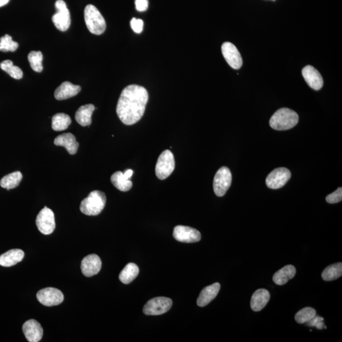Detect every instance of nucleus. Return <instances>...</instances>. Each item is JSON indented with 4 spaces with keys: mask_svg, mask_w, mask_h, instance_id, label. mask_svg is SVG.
Listing matches in <instances>:
<instances>
[{
    "mask_svg": "<svg viewBox=\"0 0 342 342\" xmlns=\"http://www.w3.org/2000/svg\"><path fill=\"white\" fill-rule=\"evenodd\" d=\"M22 331L29 342H38L44 335V329L41 324L35 319L26 321L22 326Z\"/></svg>",
    "mask_w": 342,
    "mask_h": 342,
    "instance_id": "obj_15",
    "label": "nucleus"
},
{
    "mask_svg": "<svg viewBox=\"0 0 342 342\" xmlns=\"http://www.w3.org/2000/svg\"><path fill=\"white\" fill-rule=\"evenodd\" d=\"M0 68L15 79H21L23 77V72L19 67L14 65L11 60H6L0 64Z\"/></svg>",
    "mask_w": 342,
    "mask_h": 342,
    "instance_id": "obj_29",
    "label": "nucleus"
},
{
    "mask_svg": "<svg viewBox=\"0 0 342 342\" xmlns=\"http://www.w3.org/2000/svg\"><path fill=\"white\" fill-rule=\"evenodd\" d=\"M221 285L216 283L212 285L206 286L200 293L197 299V305L199 307H205L212 302L217 296L220 291Z\"/></svg>",
    "mask_w": 342,
    "mask_h": 342,
    "instance_id": "obj_19",
    "label": "nucleus"
},
{
    "mask_svg": "<svg viewBox=\"0 0 342 342\" xmlns=\"http://www.w3.org/2000/svg\"><path fill=\"white\" fill-rule=\"evenodd\" d=\"M148 101V94L144 87L128 86L123 90L117 103L118 117L125 125L136 124L144 114Z\"/></svg>",
    "mask_w": 342,
    "mask_h": 342,
    "instance_id": "obj_1",
    "label": "nucleus"
},
{
    "mask_svg": "<svg viewBox=\"0 0 342 342\" xmlns=\"http://www.w3.org/2000/svg\"><path fill=\"white\" fill-rule=\"evenodd\" d=\"M298 122V115L293 110L283 108L271 117L270 124L274 130L285 131L295 127Z\"/></svg>",
    "mask_w": 342,
    "mask_h": 342,
    "instance_id": "obj_2",
    "label": "nucleus"
},
{
    "mask_svg": "<svg viewBox=\"0 0 342 342\" xmlns=\"http://www.w3.org/2000/svg\"><path fill=\"white\" fill-rule=\"evenodd\" d=\"M270 299V292L266 289H259L253 293L251 298L250 307L253 311L262 310L267 305Z\"/></svg>",
    "mask_w": 342,
    "mask_h": 342,
    "instance_id": "obj_21",
    "label": "nucleus"
},
{
    "mask_svg": "<svg viewBox=\"0 0 342 342\" xmlns=\"http://www.w3.org/2000/svg\"><path fill=\"white\" fill-rule=\"evenodd\" d=\"M303 75L308 84L314 90H321L323 86V79L318 70L311 65H307L303 69Z\"/></svg>",
    "mask_w": 342,
    "mask_h": 342,
    "instance_id": "obj_16",
    "label": "nucleus"
},
{
    "mask_svg": "<svg viewBox=\"0 0 342 342\" xmlns=\"http://www.w3.org/2000/svg\"><path fill=\"white\" fill-rule=\"evenodd\" d=\"M296 269L292 265L281 268L274 275L273 280L278 285H284L295 276Z\"/></svg>",
    "mask_w": 342,
    "mask_h": 342,
    "instance_id": "obj_23",
    "label": "nucleus"
},
{
    "mask_svg": "<svg viewBox=\"0 0 342 342\" xmlns=\"http://www.w3.org/2000/svg\"><path fill=\"white\" fill-rule=\"evenodd\" d=\"M175 168L174 155L170 150L161 153L155 166V174L158 179L163 180L172 174Z\"/></svg>",
    "mask_w": 342,
    "mask_h": 342,
    "instance_id": "obj_5",
    "label": "nucleus"
},
{
    "mask_svg": "<svg viewBox=\"0 0 342 342\" xmlns=\"http://www.w3.org/2000/svg\"><path fill=\"white\" fill-rule=\"evenodd\" d=\"M342 275V264H333L324 269L322 273V278L324 281H333L341 277Z\"/></svg>",
    "mask_w": 342,
    "mask_h": 342,
    "instance_id": "obj_28",
    "label": "nucleus"
},
{
    "mask_svg": "<svg viewBox=\"0 0 342 342\" xmlns=\"http://www.w3.org/2000/svg\"><path fill=\"white\" fill-rule=\"evenodd\" d=\"M131 26L133 30V31L136 33L140 34L143 31V21L142 19L133 18L130 22Z\"/></svg>",
    "mask_w": 342,
    "mask_h": 342,
    "instance_id": "obj_35",
    "label": "nucleus"
},
{
    "mask_svg": "<svg viewBox=\"0 0 342 342\" xmlns=\"http://www.w3.org/2000/svg\"><path fill=\"white\" fill-rule=\"evenodd\" d=\"M124 177L125 179L130 180V178H132L133 175V170L132 169H127L125 170V172L123 173Z\"/></svg>",
    "mask_w": 342,
    "mask_h": 342,
    "instance_id": "obj_37",
    "label": "nucleus"
},
{
    "mask_svg": "<svg viewBox=\"0 0 342 342\" xmlns=\"http://www.w3.org/2000/svg\"><path fill=\"white\" fill-rule=\"evenodd\" d=\"M232 175L230 169L222 167L218 170L213 179V191L218 197H223L231 187Z\"/></svg>",
    "mask_w": 342,
    "mask_h": 342,
    "instance_id": "obj_7",
    "label": "nucleus"
},
{
    "mask_svg": "<svg viewBox=\"0 0 342 342\" xmlns=\"http://www.w3.org/2000/svg\"><path fill=\"white\" fill-rule=\"evenodd\" d=\"M10 0H0V7L6 6L9 3Z\"/></svg>",
    "mask_w": 342,
    "mask_h": 342,
    "instance_id": "obj_38",
    "label": "nucleus"
},
{
    "mask_svg": "<svg viewBox=\"0 0 342 342\" xmlns=\"http://www.w3.org/2000/svg\"><path fill=\"white\" fill-rule=\"evenodd\" d=\"M221 50L226 62L231 67L234 69H239L242 66V58L235 45L230 42H224Z\"/></svg>",
    "mask_w": 342,
    "mask_h": 342,
    "instance_id": "obj_13",
    "label": "nucleus"
},
{
    "mask_svg": "<svg viewBox=\"0 0 342 342\" xmlns=\"http://www.w3.org/2000/svg\"><path fill=\"white\" fill-rule=\"evenodd\" d=\"M136 9L138 12H145L148 7V0H135Z\"/></svg>",
    "mask_w": 342,
    "mask_h": 342,
    "instance_id": "obj_36",
    "label": "nucleus"
},
{
    "mask_svg": "<svg viewBox=\"0 0 342 342\" xmlns=\"http://www.w3.org/2000/svg\"><path fill=\"white\" fill-rule=\"evenodd\" d=\"M36 224L40 232L44 235H50L55 228L54 212L47 207L42 208L37 216Z\"/></svg>",
    "mask_w": 342,
    "mask_h": 342,
    "instance_id": "obj_9",
    "label": "nucleus"
},
{
    "mask_svg": "<svg viewBox=\"0 0 342 342\" xmlns=\"http://www.w3.org/2000/svg\"><path fill=\"white\" fill-rule=\"evenodd\" d=\"M106 195L101 191H93L82 201L80 210L87 216H97L102 212L106 204Z\"/></svg>",
    "mask_w": 342,
    "mask_h": 342,
    "instance_id": "obj_3",
    "label": "nucleus"
},
{
    "mask_svg": "<svg viewBox=\"0 0 342 342\" xmlns=\"http://www.w3.org/2000/svg\"><path fill=\"white\" fill-rule=\"evenodd\" d=\"M42 54L39 51H32L29 53L28 55V60L32 69L35 72H41L44 69L42 67Z\"/></svg>",
    "mask_w": 342,
    "mask_h": 342,
    "instance_id": "obj_30",
    "label": "nucleus"
},
{
    "mask_svg": "<svg viewBox=\"0 0 342 342\" xmlns=\"http://www.w3.org/2000/svg\"><path fill=\"white\" fill-rule=\"evenodd\" d=\"M84 15L88 29L92 34L100 35L104 33L106 29V22L96 7L89 5L86 7Z\"/></svg>",
    "mask_w": 342,
    "mask_h": 342,
    "instance_id": "obj_4",
    "label": "nucleus"
},
{
    "mask_svg": "<svg viewBox=\"0 0 342 342\" xmlns=\"http://www.w3.org/2000/svg\"><path fill=\"white\" fill-rule=\"evenodd\" d=\"M139 268L134 263L127 264L119 275V280L122 283L130 284L137 277L139 274Z\"/></svg>",
    "mask_w": 342,
    "mask_h": 342,
    "instance_id": "obj_24",
    "label": "nucleus"
},
{
    "mask_svg": "<svg viewBox=\"0 0 342 342\" xmlns=\"http://www.w3.org/2000/svg\"><path fill=\"white\" fill-rule=\"evenodd\" d=\"M71 119L69 115L59 113L54 115L52 117V129L55 132H62L67 130L71 124Z\"/></svg>",
    "mask_w": 342,
    "mask_h": 342,
    "instance_id": "obj_26",
    "label": "nucleus"
},
{
    "mask_svg": "<svg viewBox=\"0 0 342 342\" xmlns=\"http://www.w3.org/2000/svg\"><path fill=\"white\" fill-rule=\"evenodd\" d=\"M273 1H275V0H273Z\"/></svg>",
    "mask_w": 342,
    "mask_h": 342,
    "instance_id": "obj_39",
    "label": "nucleus"
},
{
    "mask_svg": "<svg viewBox=\"0 0 342 342\" xmlns=\"http://www.w3.org/2000/svg\"><path fill=\"white\" fill-rule=\"evenodd\" d=\"M173 236L177 241L183 243H195L201 240L199 231L189 226H176L173 231Z\"/></svg>",
    "mask_w": 342,
    "mask_h": 342,
    "instance_id": "obj_12",
    "label": "nucleus"
},
{
    "mask_svg": "<svg viewBox=\"0 0 342 342\" xmlns=\"http://www.w3.org/2000/svg\"><path fill=\"white\" fill-rule=\"evenodd\" d=\"M173 306L169 298L156 297L151 299L143 308V313L148 316H158L167 313Z\"/></svg>",
    "mask_w": 342,
    "mask_h": 342,
    "instance_id": "obj_8",
    "label": "nucleus"
},
{
    "mask_svg": "<svg viewBox=\"0 0 342 342\" xmlns=\"http://www.w3.org/2000/svg\"><path fill=\"white\" fill-rule=\"evenodd\" d=\"M22 179V175L19 171L12 173L4 177L0 181V185L7 190L14 189L18 187Z\"/></svg>",
    "mask_w": 342,
    "mask_h": 342,
    "instance_id": "obj_27",
    "label": "nucleus"
},
{
    "mask_svg": "<svg viewBox=\"0 0 342 342\" xmlns=\"http://www.w3.org/2000/svg\"><path fill=\"white\" fill-rule=\"evenodd\" d=\"M95 110V107L93 104L82 105L75 113V120L82 126L90 125L92 124V116Z\"/></svg>",
    "mask_w": 342,
    "mask_h": 342,
    "instance_id": "obj_22",
    "label": "nucleus"
},
{
    "mask_svg": "<svg viewBox=\"0 0 342 342\" xmlns=\"http://www.w3.org/2000/svg\"><path fill=\"white\" fill-rule=\"evenodd\" d=\"M323 321L324 319L323 318L316 315L311 319V320L308 321V323H306V324L307 325L309 326H315L319 329H321L324 328H326V327L324 326Z\"/></svg>",
    "mask_w": 342,
    "mask_h": 342,
    "instance_id": "obj_34",
    "label": "nucleus"
},
{
    "mask_svg": "<svg viewBox=\"0 0 342 342\" xmlns=\"http://www.w3.org/2000/svg\"><path fill=\"white\" fill-rule=\"evenodd\" d=\"M80 268L83 275L87 277H92L101 270L102 261L96 254H91L83 259Z\"/></svg>",
    "mask_w": 342,
    "mask_h": 342,
    "instance_id": "obj_14",
    "label": "nucleus"
},
{
    "mask_svg": "<svg viewBox=\"0 0 342 342\" xmlns=\"http://www.w3.org/2000/svg\"><path fill=\"white\" fill-rule=\"evenodd\" d=\"M37 298L42 305L52 307L62 303L64 296L59 289L46 288L42 289L37 293Z\"/></svg>",
    "mask_w": 342,
    "mask_h": 342,
    "instance_id": "obj_10",
    "label": "nucleus"
},
{
    "mask_svg": "<svg viewBox=\"0 0 342 342\" xmlns=\"http://www.w3.org/2000/svg\"><path fill=\"white\" fill-rule=\"evenodd\" d=\"M342 200V188H338L335 192L327 196L326 202L329 203H336L341 202Z\"/></svg>",
    "mask_w": 342,
    "mask_h": 342,
    "instance_id": "obj_33",
    "label": "nucleus"
},
{
    "mask_svg": "<svg viewBox=\"0 0 342 342\" xmlns=\"http://www.w3.org/2000/svg\"><path fill=\"white\" fill-rule=\"evenodd\" d=\"M18 42L13 41L12 37L6 34L0 38V51L3 52H15L18 49Z\"/></svg>",
    "mask_w": 342,
    "mask_h": 342,
    "instance_id": "obj_31",
    "label": "nucleus"
},
{
    "mask_svg": "<svg viewBox=\"0 0 342 342\" xmlns=\"http://www.w3.org/2000/svg\"><path fill=\"white\" fill-rule=\"evenodd\" d=\"M291 178L290 171L285 167L273 170L266 178V185L271 189H279L284 187Z\"/></svg>",
    "mask_w": 342,
    "mask_h": 342,
    "instance_id": "obj_11",
    "label": "nucleus"
},
{
    "mask_svg": "<svg viewBox=\"0 0 342 342\" xmlns=\"http://www.w3.org/2000/svg\"><path fill=\"white\" fill-rule=\"evenodd\" d=\"M57 12L52 17L55 26L60 31H66L69 28L71 19L70 12L64 0H57L55 2Z\"/></svg>",
    "mask_w": 342,
    "mask_h": 342,
    "instance_id": "obj_6",
    "label": "nucleus"
},
{
    "mask_svg": "<svg viewBox=\"0 0 342 342\" xmlns=\"http://www.w3.org/2000/svg\"><path fill=\"white\" fill-rule=\"evenodd\" d=\"M81 90L80 86L74 85L70 82L62 83L55 92V98L57 100H64L77 95Z\"/></svg>",
    "mask_w": 342,
    "mask_h": 342,
    "instance_id": "obj_17",
    "label": "nucleus"
},
{
    "mask_svg": "<svg viewBox=\"0 0 342 342\" xmlns=\"http://www.w3.org/2000/svg\"><path fill=\"white\" fill-rule=\"evenodd\" d=\"M24 252L21 249H12L0 256V266L9 268L21 262Z\"/></svg>",
    "mask_w": 342,
    "mask_h": 342,
    "instance_id": "obj_20",
    "label": "nucleus"
},
{
    "mask_svg": "<svg viewBox=\"0 0 342 342\" xmlns=\"http://www.w3.org/2000/svg\"><path fill=\"white\" fill-rule=\"evenodd\" d=\"M113 185L121 192H127L132 189L133 183L130 180L125 179L123 173L120 171L114 173L110 178Z\"/></svg>",
    "mask_w": 342,
    "mask_h": 342,
    "instance_id": "obj_25",
    "label": "nucleus"
},
{
    "mask_svg": "<svg viewBox=\"0 0 342 342\" xmlns=\"http://www.w3.org/2000/svg\"><path fill=\"white\" fill-rule=\"evenodd\" d=\"M316 315L315 309L311 308H305L301 309L295 316V321L299 324L308 323Z\"/></svg>",
    "mask_w": 342,
    "mask_h": 342,
    "instance_id": "obj_32",
    "label": "nucleus"
},
{
    "mask_svg": "<svg viewBox=\"0 0 342 342\" xmlns=\"http://www.w3.org/2000/svg\"><path fill=\"white\" fill-rule=\"evenodd\" d=\"M54 143L55 145L66 148L67 152L70 155H74L77 153L79 145L74 135L71 133H65V134L58 136L55 139Z\"/></svg>",
    "mask_w": 342,
    "mask_h": 342,
    "instance_id": "obj_18",
    "label": "nucleus"
}]
</instances>
